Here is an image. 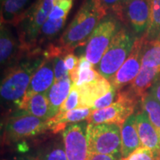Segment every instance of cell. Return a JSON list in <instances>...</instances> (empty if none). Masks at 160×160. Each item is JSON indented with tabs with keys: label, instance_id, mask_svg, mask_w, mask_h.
Instances as JSON below:
<instances>
[{
	"label": "cell",
	"instance_id": "14",
	"mask_svg": "<svg viewBox=\"0 0 160 160\" xmlns=\"http://www.w3.org/2000/svg\"><path fill=\"white\" fill-rule=\"evenodd\" d=\"M79 93L78 108H93L96 101L105 96L112 89L109 80L102 76L91 82L77 88Z\"/></svg>",
	"mask_w": 160,
	"mask_h": 160
},
{
	"label": "cell",
	"instance_id": "4",
	"mask_svg": "<svg viewBox=\"0 0 160 160\" xmlns=\"http://www.w3.org/2000/svg\"><path fill=\"white\" fill-rule=\"evenodd\" d=\"M136 39L126 28L120 29L97 65V71L104 78L110 80L119 71L131 54Z\"/></svg>",
	"mask_w": 160,
	"mask_h": 160
},
{
	"label": "cell",
	"instance_id": "31",
	"mask_svg": "<svg viewBox=\"0 0 160 160\" xmlns=\"http://www.w3.org/2000/svg\"><path fill=\"white\" fill-rule=\"evenodd\" d=\"M118 91H119L112 87V89L108 93L96 101L93 107V110L103 109L112 105L117 100Z\"/></svg>",
	"mask_w": 160,
	"mask_h": 160
},
{
	"label": "cell",
	"instance_id": "40",
	"mask_svg": "<svg viewBox=\"0 0 160 160\" xmlns=\"http://www.w3.org/2000/svg\"><path fill=\"white\" fill-rule=\"evenodd\" d=\"M157 39H159L160 40V33H159V37H158V38Z\"/></svg>",
	"mask_w": 160,
	"mask_h": 160
},
{
	"label": "cell",
	"instance_id": "16",
	"mask_svg": "<svg viewBox=\"0 0 160 160\" xmlns=\"http://www.w3.org/2000/svg\"><path fill=\"white\" fill-rule=\"evenodd\" d=\"M18 108L23 112L39 119L48 120L51 118V108L46 92L24 97Z\"/></svg>",
	"mask_w": 160,
	"mask_h": 160
},
{
	"label": "cell",
	"instance_id": "24",
	"mask_svg": "<svg viewBox=\"0 0 160 160\" xmlns=\"http://www.w3.org/2000/svg\"><path fill=\"white\" fill-rule=\"evenodd\" d=\"M142 65L152 68H160V40L145 42L142 57Z\"/></svg>",
	"mask_w": 160,
	"mask_h": 160
},
{
	"label": "cell",
	"instance_id": "19",
	"mask_svg": "<svg viewBox=\"0 0 160 160\" xmlns=\"http://www.w3.org/2000/svg\"><path fill=\"white\" fill-rule=\"evenodd\" d=\"M71 88L72 81L71 77L68 76L59 81H54L53 85L46 92L51 108V118L59 113L60 107L68 97Z\"/></svg>",
	"mask_w": 160,
	"mask_h": 160
},
{
	"label": "cell",
	"instance_id": "1",
	"mask_svg": "<svg viewBox=\"0 0 160 160\" xmlns=\"http://www.w3.org/2000/svg\"><path fill=\"white\" fill-rule=\"evenodd\" d=\"M107 14L98 0H85L56 45L64 55L73 53L77 48L87 44L90 36Z\"/></svg>",
	"mask_w": 160,
	"mask_h": 160
},
{
	"label": "cell",
	"instance_id": "8",
	"mask_svg": "<svg viewBox=\"0 0 160 160\" xmlns=\"http://www.w3.org/2000/svg\"><path fill=\"white\" fill-rule=\"evenodd\" d=\"M47 131H49L47 120L22 112L8 119L4 132V141L8 143L16 142Z\"/></svg>",
	"mask_w": 160,
	"mask_h": 160
},
{
	"label": "cell",
	"instance_id": "37",
	"mask_svg": "<svg viewBox=\"0 0 160 160\" xmlns=\"http://www.w3.org/2000/svg\"><path fill=\"white\" fill-rule=\"evenodd\" d=\"M131 1H132V0H120V8H121L122 6L125 5V4L128 3L129 2H131Z\"/></svg>",
	"mask_w": 160,
	"mask_h": 160
},
{
	"label": "cell",
	"instance_id": "11",
	"mask_svg": "<svg viewBox=\"0 0 160 160\" xmlns=\"http://www.w3.org/2000/svg\"><path fill=\"white\" fill-rule=\"evenodd\" d=\"M14 26L1 23L0 30V59L2 68H8L26 55L22 50L17 29Z\"/></svg>",
	"mask_w": 160,
	"mask_h": 160
},
{
	"label": "cell",
	"instance_id": "25",
	"mask_svg": "<svg viewBox=\"0 0 160 160\" xmlns=\"http://www.w3.org/2000/svg\"><path fill=\"white\" fill-rule=\"evenodd\" d=\"M150 19L143 36L146 41L157 39L160 33V0H149Z\"/></svg>",
	"mask_w": 160,
	"mask_h": 160
},
{
	"label": "cell",
	"instance_id": "41",
	"mask_svg": "<svg viewBox=\"0 0 160 160\" xmlns=\"http://www.w3.org/2000/svg\"><path fill=\"white\" fill-rule=\"evenodd\" d=\"M159 134H160V133H159Z\"/></svg>",
	"mask_w": 160,
	"mask_h": 160
},
{
	"label": "cell",
	"instance_id": "28",
	"mask_svg": "<svg viewBox=\"0 0 160 160\" xmlns=\"http://www.w3.org/2000/svg\"><path fill=\"white\" fill-rule=\"evenodd\" d=\"M40 160H68L64 143L55 142L48 148L40 157Z\"/></svg>",
	"mask_w": 160,
	"mask_h": 160
},
{
	"label": "cell",
	"instance_id": "2",
	"mask_svg": "<svg viewBox=\"0 0 160 160\" xmlns=\"http://www.w3.org/2000/svg\"><path fill=\"white\" fill-rule=\"evenodd\" d=\"M45 59L43 53L24 56L15 65L5 70L1 82V98L19 106L25 97L33 74Z\"/></svg>",
	"mask_w": 160,
	"mask_h": 160
},
{
	"label": "cell",
	"instance_id": "17",
	"mask_svg": "<svg viewBox=\"0 0 160 160\" xmlns=\"http://www.w3.org/2000/svg\"><path fill=\"white\" fill-rule=\"evenodd\" d=\"M93 108H77L65 113H58L55 117L47 120L49 131L57 133L62 131L69 123H77L82 122L89 117Z\"/></svg>",
	"mask_w": 160,
	"mask_h": 160
},
{
	"label": "cell",
	"instance_id": "10",
	"mask_svg": "<svg viewBox=\"0 0 160 160\" xmlns=\"http://www.w3.org/2000/svg\"><path fill=\"white\" fill-rule=\"evenodd\" d=\"M145 37L137 38L131 54L126 59L116 74L109 80L112 87L119 91L132 82L137 77L142 66L143 46L145 44Z\"/></svg>",
	"mask_w": 160,
	"mask_h": 160
},
{
	"label": "cell",
	"instance_id": "5",
	"mask_svg": "<svg viewBox=\"0 0 160 160\" xmlns=\"http://www.w3.org/2000/svg\"><path fill=\"white\" fill-rule=\"evenodd\" d=\"M122 28V22L109 12L90 36L85 46V57L93 65H98L112 39Z\"/></svg>",
	"mask_w": 160,
	"mask_h": 160
},
{
	"label": "cell",
	"instance_id": "39",
	"mask_svg": "<svg viewBox=\"0 0 160 160\" xmlns=\"http://www.w3.org/2000/svg\"><path fill=\"white\" fill-rule=\"evenodd\" d=\"M157 160H160V153L157 156Z\"/></svg>",
	"mask_w": 160,
	"mask_h": 160
},
{
	"label": "cell",
	"instance_id": "22",
	"mask_svg": "<svg viewBox=\"0 0 160 160\" xmlns=\"http://www.w3.org/2000/svg\"><path fill=\"white\" fill-rule=\"evenodd\" d=\"M160 75V68H152L141 66L139 73L132 82L129 89L138 98L141 99L152 87L153 83Z\"/></svg>",
	"mask_w": 160,
	"mask_h": 160
},
{
	"label": "cell",
	"instance_id": "18",
	"mask_svg": "<svg viewBox=\"0 0 160 160\" xmlns=\"http://www.w3.org/2000/svg\"><path fill=\"white\" fill-rule=\"evenodd\" d=\"M142 147L135 122V115H131L121 128V155L125 158L139 148Z\"/></svg>",
	"mask_w": 160,
	"mask_h": 160
},
{
	"label": "cell",
	"instance_id": "6",
	"mask_svg": "<svg viewBox=\"0 0 160 160\" xmlns=\"http://www.w3.org/2000/svg\"><path fill=\"white\" fill-rule=\"evenodd\" d=\"M139 99L129 88L119 90L114 102L105 108L93 110L86 122L89 125L117 124L122 127L125 120L133 115Z\"/></svg>",
	"mask_w": 160,
	"mask_h": 160
},
{
	"label": "cell",
	"instance_id": "7",
	"mask_svg": "<svg viewBox=\"0 0 160 160\" xmlns=\"http://www.w3.org/2000/svg\"><path fill=\"white\" fill-rule=\"evenodd\" d=\"M121 128L117 124H88L87 139L89 153L111 155L121 159Z\"/></svg>",
	"mask_w": 160,
	"mask_h": 160
},
{
	"label": "cell",
	"instance_id": "34",
	"mask_svg": "<svg viewBox=\"0 0 160 160\" xmlns=\"http://www.w3.org/2000/svg\"><path fill=\"white\" fill-rule=\"evenodd\" d=\"M79 58L75 56L73 53H69L64 57V62L69 73L74 70L79 63Z\"/></svg>",
	"mask_w": 160,
	"mask_h": 160
},
{
	"label": "cell",
	"instance_id": "13",
	"mask_svg": "<svg viewBox=\"0 0 160 160\" xmlns=\"http://www.w3.org/2000/svg\"><path fill=\"white\" fill-rule=\"evenodd\" d=\"M55 81L54 65L53 58L46 57L31 80L24 97H28L36 93H45ZM23 97V98H24Z\"/></svg>",
	"mask_w": 160,
	"mask_h": 160
},
{
	"label": "cell",
	"instance_id": "23",
	"mask_svg": "<svg viewBox=\"0 0 160 160\" xmlns=\"http://www.w3.org/2000/svg\"><path fill=\"white\" fill-rule=\"evenodd\" d=\"M65 22L66 19H48L39 32L37 45H36V50L38 51H43V50L42 49V46L57 37L58 33L62 30Z\"/></svg>",
	"mask_w": 160,
	"mask_h": 160
},
{
	"label": "cell",
	"instance_id": "15",
	"mask_svg": "<svg viewBox=\"0 0 160 160\" xmlns=\"http://www.w3.org/2000/svg\"><path fill=\"white\" fill-rule=\"evenodd\" d=\"M135 122L142 147L151 150L157 156L160 153V135L145 112L135 115Z\"/></svg>",
	"mask_w": 160,
	"mask_h": 160
},
{
	"label": "cell",
	"instance_id": "33",
	"mask_svg": "<svg viewBox=\"0 0 160 160\" xmlns=\"http://www.w3.org/2000/svg\"><path fill=\"white\" fill-rule=\"evenodd\" d=\"M98 1L107 13L112 12L115 13L117 17H119L121 11L120 0H98Z\"/></svg>",
	"mask_w": 160,
	"mask_h": 160
},
{
	"label": "cell",
	"instance_id": "35",
	"mask_svg": "<svg viewBox=\"0 0 160 160\" xmlns=\"http://www.w3.org/2000/svg\"><path fill=\"white\" fill-rule=\"evenodd\" d=\"M119 157L114 156L107 154H99V153H89V157L88 160H119Z\"/></svg>",
	"mask_w": 160,
	"mask_h": 160
},
{
	"label": "cell",
	"instance_id": "26",
	"mask_svg": "<svg viewBox=\"0 0 160 160\" xmlns=\"http://www.w3.org/2000/svg\"><path fill=\"white\" fill-rule=\"evenodd\" d=\"M141 102L143 111L145 112L151 122L160 133V103L150 91L141 98Z\"/></svg>",
	"mask_w": 160,
	"mask_h": 160
},
{
	"label": "cell",
	"instance_id": "36",
	"mask_svg": "<svg viewBox=\"0 0 160 160\" xmlns=\"http://www.w3.org/2000/svg\"><path fill=\"white\" fill-rule=\"evenodd\" d=\"M150 92L155 97V99L160 103V75L158 77L155 82L153 83V85H152Z\"/></svg>",
	"mask_w": 160,
	"mask_h": 160
},
{
	"label": "cell",
	"instance_id": "29",
	"mask_svg": "<svg viewBox=\"0 0 160 160\" xmlns=\"http://www.w3.org/2000/svg\"><path fill=\"white\" fill-rule=\"evenodd\" d=\"M79 93L78 88L75 86L72 85L71 92L68 97L64 103L60 107L59 113H65V112L77 109L79 108Z\"/></svg>",
	"mask_w": 160,
	"mask_h": 160
},
{
	"label": "cell",
	"instance_id": "32",
	"mask_svg": "<svg viewBox=\"0 0 160 160\" xmlns=\"http://www.w3.org/2000/svg\"><path fill=\"white\" fill-rule=\"evenodd\" d=\"M64 57L65 56H57L53 58L55 81H59L70 76L69 72L66 68L65 62H64Z\"/></svg>",
	"mask_w": 160,
	"mask_h": 160
},
{
	"label": "cell",
	"instance_id": "3",
	"mask_svg": "<svg viewBox=\"0 0 160 160\" xmlns=\"http://www.w3.org/2000/svg\"><path fill=\"white\" fill-rule=\"evenodd\" d=\"M53 0H36L16 26L22 50L25 54L38 53L36 45L39 32L53 9Z\"/></svg>",
	"mask_w": 160,
	"mask_h": 160
},
{
	"label": "cell",
	"instance_id": "12",
	"mask_svg": "<svg viewBox=\"0 0 160 160\" xmlns=\"http://www.w3.org/2000/svg\"><path fill=\"white\" fill-rule=\"evenodd\" d=\"M121 22H127L137 34L146 32L150 19L149 0H132L121 7Z\"/></svg>",
	"mask_w": 160,
	"mask_h": 160
},
{
	"label": "cell",
	"instance_id": "20",
	"mask_svg": "<svg viewBox=\"0 0 160 160\" xmlns=\"http://www.w3.org/2000/svg\"><path fill=\"white\" fill-rule=\"evenodd\" d=\"M31 0H1V23L16 27L25 11L29 8Z\"/></svg>",
	"mask_w": 160,
	"mask_h": 160
},
{
	"label": "cell",
	"instance_id": "38",
	"mask_svg": "<svg viewBox=\"0 0 160 160\" xmlns=\"http://www.w3.org/2000/svg\"><path fill=\"white\" fill-rule=\"evenodd\" d=\"M28 160H40L39 157H31Z\"/></svg>",
	"mask_w": 160,
	"mask_h": 160
},
{
	"label": "cell",
	"instance_id": "30",
	"mask_svg": "<svg viewBox=\"0 0 160 160\" xmlns=\"http://www.w3.org/2000/svg\"><path fill=\"white\" fill-rule=\"evenodd\" d=\"M119 160H157V155L151 150L141 147L132 152L127 157L121 158Z\"/></svg>",
	"mask_w": 160,
	"mask_h": 160
},
{
	"label": "cell",
	"instance_id": "27",
	"mask_svg": "<svg viewBox=\"0 0 160 160\" xmlns=\"http://www.w3.org/2000/svg\"><path fill=\"white\" fill-rule=\"evenodd\" d=\"M53 4L54 5L50 13L48 19H67L73 5V0H53Z\"/></svg>",
	"mask_w": 160,
	"mask_h": 160
},
{
	"label": "cell",
	"instance_id": "21",
	"mask_svg": "<svg viewBox=\"0 0 160 160\" xmlns=\"http://www.w3.org/2000/svg\"><path fill=\"white\" fill-rule=\"evenodd\" d=\"M93 64L90 62L85 56L79 57L77 68L69 73L72 81V85L79 88L80 86L94 81L101 77V74L96 71Z\"/></svg>",
	"mask_w": 160,
	"mask_h": 160
},
{
	"label": "cell",
	"instance_id": "9",
	"mask_svg": "<svg viewBox=\"0 0 160 160\" xmlns=\"http://www.w3.org/2000/svg\"><path fill=\"white\" fill-rule=\"evenodd\" d=\"M88 125L87 122L82 121L71 124L63 131V143L68 160L88 159Z\"/></svg>",
	"mask_w": 160,
	"mask_h": 160
}]
</instances>
